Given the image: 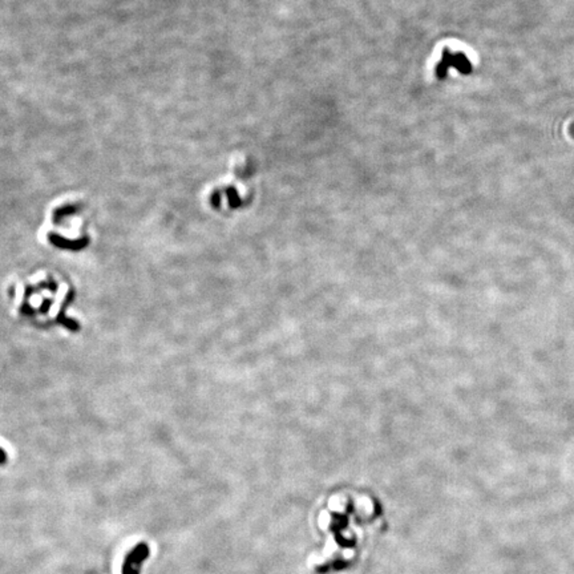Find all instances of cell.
<instances>
[{
  "label": "cell",
  "instance_id": "6da1fadb",
  "mask_svg": "<svg viewBox=\"0 0 574 574\" xmlns=\"http://www.w3.org/2000/svg\"><path fill=\"white\" fill-rule=\"evenodd\" d=\"M149 556V547L146 544H140L129 553L124 561L122 574H140L141 562Z\"/></svg>",
  "mask_w": 574,
  "mask_h": 574
},
{
  "label": "cell",
  "instance_id": "7a4b0ae2",
  "mask_svg": "<svg viewBox=\"0 0 574 574\" xmlns=\"http://www.w3.org/2000/svg\"><path fill=\"white\" fill-rule=\"evenodd\" d=\"M4 461V455H3V452L0 451V463H3Z\"/></svg>",
  "mask_w": 574,
  "mask_h": 574
}]
</instances>
